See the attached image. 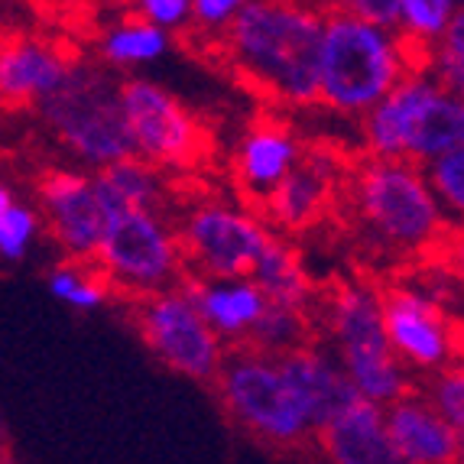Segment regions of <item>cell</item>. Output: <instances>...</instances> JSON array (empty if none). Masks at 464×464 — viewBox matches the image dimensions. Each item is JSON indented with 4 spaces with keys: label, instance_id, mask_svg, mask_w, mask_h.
Wrapping results in <instances>:
<instances>
[{
    "label": "cell",
    "instance_id": "cell-31",
    "mask_svg": "<svg viewBox=\"0 0 464 464\" xmlns=\"http://www.w3.org/2000/svg\"><path fill=\"white\" fill-rule=\"evenodd\" d=\"M429 69L435 72V82H439L441 88H449L451 94H458V98H464V55L458 53H449V49L435 46L432 53V63H429Z\"/></svg>",
    "mask_w": 464,
    "mask_h": 464
},
{
    "label": "cell",
    "instance_id": "cell-30",
    "mask_svg": "<svg viewBox=\"0 0 464 464\" xmlns=\"http://www.w3.org/2000/svg\"><path fill=\"white\" fill-rule=\"evenodd\" d=\"M244 4L247 0H192V24L208 33H225V26L237 16Z\"/></svg>",
    "mask_w": 464,
    "mask_h": 464
},
{
    "label": "cell",
    "instance_id": "cell-36",
    "mask_svg": "<svg viewBox=\"0 0 464 464\" xmlns=\"http://www.w3.org/2000/svg\"><path fill=\"white\" fill-rule=\"evenodd\" d=\"M14 201H16V192L7 186V182H0V215H4V211L14 205Z\"/></svg>",
    "mask_w": 464,
    "mask_h": 464
},
{
    "label": "cell",
    "instance_id": "cell-27",
    "mask_svg": "<svg viewBox=\"0 0 464 464\" xmlns=\"http://www.w3.org/2000/svg\"><path fill=\"white\" fill-rule=\"evenodd\" d=\"M426 179L429 186L435 188V195H439L441 208H449L464 225V143L429 160Z\"/></svg>",
    "mask_w": 464,
    "mask_h": 464
},
{
    "label": "cell",
    "instance_id": "cell-18",
    "mask_svg": "<svg viewBox=\"0 0 464 464\" xmlns=\"http://www.w3.org/2000/svg\"><path fill=\"white\" fill-rule=\"evenodd\" d=\"M279 367L289 377V383L295 387V393L302 396L305 410H309L312 429H322L332 416H338L348 402H354L357 387L351 383V377L344 373L338 357H332L328 351L315 348V344H299V348L276 354Z\"/></svg>",
    "mask_w": 464,
    "mask_h": 464
},
{
    "label": "cell",
    "instance_id": "cell-29",
    "mask_svg": "<svg viewBox=\"0 0 464 464\" xmlns=\"http://www.w3.org/2000/svg\"><path fill=\"white\" fill-rule=\"evenodd\" d=\"M137 14L172 33L192 20V0H137Z\"/></svg>",
    "mask_w": 464,
    "mask_h": 464
},
{
    "label": "cell",
    "instance_id": "cell-1",
    "mask_svg": "<svg viewBox=\"0 0 464 464\" xmlns=\"http://www.w3.org/2000/svg\"><path fill=\"white\" fill-rule=\"evenodd\" d=\"M322 26L305 0H247L225 26V55L260 94L302 108L318 101Z\"/></svg>",
    "mask_w": 464,
    "mask_h": 464
},
{
    "label": "cell",
    "instance_id": "cell-24",
    "mask_svg": "<svg viewBox=\"0 0 464 464\" xmlns=\"http://www.w3.org/2000/svg\"><path fill=\"white\" fill-rule=\"evenodd\" d=\"M244 348L264 351V354H286V351L299 348L309 341V318L305 309H295V305H279V302L266 299V309L260 312L250 332L244 334Z\"/></svg>",
    "mask_w": 464,
    "mask_h": 464
},
{
    "label": "cell",
    "instance_id": "cell-7",
    "mask_svg": "<svg viewBox=\"0 0 464 464\" xmlns=\"http://www.w3.org/2000/svg\"><path fill=\"white\" fill-rule=\"evenodd\" d=\"M215 387L227 416L266 445L295 449L315 435L305 402L273 354L240 348L221 364Z\"/></svg>",
    "mask_w": 464,
    "mask_h": 464
},
{
    "label": "cell",
    "instance_id": "cell-2",
    "mask_svg": "<svg viewBox=\"0 0 464 464\" xmlns=\"http://www.w3.org/2000/svg\"><path fill=\"white\" fill-rule=\"evenodd\" d=\"M410 72L400 36L351 10L325 14L318 101L338 114H367Z\"/></svg>",
    "mask_w": 464,
    "mask_h": 464
},
{
    "label": "cell",
    "instance_id": "cell-22",
    "mask_svg": "<svg viewBox=\"0 0 464 464\" xmlns=\"http://www.w3.org/2000/svg\"><path fill=\"white\" fill-rule=\"evenodd\" d=\"M250 279L256 286L264 289V295L270 302H279V305H295V309H309L312 295V279L302 266L299 254L289 247L286 240H279L273 234L266 240L264 254L256 256L254 270H250Z\"/></svg>",
    "mask_w": 464,
    "mask_h": 464
},
{
    "label": "cell",
    "instance_id": "cell-8",
    "mask_svg": "<svg viewBox=\"0 0 464 464\" xmlns=\"http://www.w3.org/2000/svg\"><path fill=\"white\" fill-rule=\"evenodd\" d=\"M92 264L111 289L147 295L182 279V244L153 208H121L108 215Z\"/></svg>",
    "mask_w": 464,
    "mask_h": 464
},
{
    "label": "cell",
    "instance_id": "cell-23",
    "mask_svg": "<svg viewBox=\"0 0 464 464\" xmlns=\"http://www.w3.org/2000/svg\"><path fill=\"white\" fill-rule=\"evenodd\" d=\"M166 49H169V30L150 24V20H143L140 14L108 26L98 39L101 63H108L111 69L150 65V63H156V59H163Z\"/></svg>",
    "mask_w": 464,
    "mask_h": 464
},
{
    "label": "cell",
    "instance_id": "cell-20",
    "mask_svg": "<svg viewBox=\"0 0 464 464\" xmlns=\"http://www.w3.org/2000/svg\"><path fill=\"white\" fill-rule=\"evenodd\" d=\"M179 283L188 289V295L195 299L205 322L221 338H244L250 332V325L260 318V312L266 309L264 289L256 286L250 276L215 279L198 276V273H182Z\"/></svg>",
    "mask_w": 464,
    "mask_h": 464
},
{
    "label": "cell",
    "instance_id": "cell-25",
    "mask_svg": "<svg viewBox=\"0 0 464 464\" xmlns=\"http://www.w3.org/2000/svg\"><path fill=\"white\" fill-rule=\"evenodd\" d=\"M46 289L53 299H59L63 305H69L72 312H98L111 295V283L88 266H82V260H65V264L53 266L46 276Z\"/></svg>",
    "mask_w": 464,
    "mask_h": 464
},
{
    "label": "cell",
    "instance_id": "cell-19",
    "mask_svg": "<svg viewBox=\"0 0 464 464\" xmlns=\"http://www.w3.org/2000/svg\"><path fill=\"white\" fill-rule=\"evenodd\" d=\"M299 153V140L293 137L289 127L273 124V121H256L240 140L237 156H234V176H237L240 188L247 192V198L260 205L266 192L293 169Z\"/></svg>",
    "mask_w": 464,
    "mask_h": 464
},
{
    "label": "cell",
    "instance_id": "cell-14",
    "mask_svg": "<svg viewBox=\"0 0 464 464\" xmlns=\"http://www.w3.org/2000/svg\"><path fill=\"white\" fill-rule=\"evenodd\" d=\"M341 182L338 156L325 150H302L295 166L256 205L276 231H305L325 215Z\"/></svg>",
    "mask_w": 464,
    "mask_h": 464
},
{
    "label": "cell",
    "instance_id": "cell-3",
    "mask_svg": "<svg viewBox=\"0 0 464 464\" xmlns=\"http://www.w3.org/2000/svg\"><path fill=\"white\" fill-rule=\"evenodd\" d=\"M364 143L371 156L429 163L464 143V98L426 72H406L364 114Z\"/></svg>",
    "mask_w": 464,
    "mask_h": 464
},
{
    "label": "cell",
    "instance_id": "cell-13",
    "mask_svg": "<svg viewBox=\"0 0 464 464\" xmlns=\"http://www.w3.org/2000/svg\"><path fill=\"white\" fill-rule=\"evenodd\" d=\"M383 328L406 367L435 373L455 357V328L439 302L422 289H380Z\"/></svg>",
    "mask_w": 464,
    "mask_h": 464
},
{
    "label": "cell",
    "instance_id": "cell-15",
    "mask_svg": "<svg viewBox=\"0 0 464 464\" xmlns=\"http://www.w3.org/2000/svg\"><path fill=\"white\" fill-rule=\"evenodd\" d=\"M387 410L390 445L396 451V461L406 464H451L464 461V449L458 432L449 426V419L432 406L429 396L402 393Z\"/></svg>",
    "mask_w": 464,
    "mask_h": 464
},
{
    "label": "cell",
    "instance_id": "cell-9",
    "mask_svg": "<svg viewBox=\"0 0 464 464\" xmlns=\"http://www.w3.org/2000/svg\"><path fill=\"white\" fill-rule=\"evenodd\" d=\"M121 108H124L130 153L153 163L156 169L188 172L208 156V130L163 85L150 78H127L121 82Z\"/></svg>",
    "mask_w": 464,
    "mask_h": 464
},
{
    "label": "cell",
    "instance_id": "cell-37",
    "mask_svg": "<svg viewBox=\"0 0 464 464\" xmlns=\"http://www.w3.org/2000/svg\"><path fill=\"white\" fill-rule=\"evenodd\" d=\"M455 357H458V367H464V328L455 332Z\"/></svg>",
    "mask_w": 464,
    "mask_h": 464
},
{
    "label": "cell",
    "instance_id": "cell-21",
    "mask_svg": "<svg viewBox=\"0 0 464 464\" xmlns=\"http://www.w3.org/2000/svg\"><path fill=\"white\" fill-rule=\"evenodd\" d=\"M94 192L108 215L121 208H160L163 201V169L140 156H121L114 163L98 166L92 176Z\"/></svg>",
    "mask_w": 464,
    "mask_h": 464
},
{
    "label": "cell",
    "instance_id": "cell-26",
    "mask_svg": "<svg viewBox=\"0 0 464 464\" xmlns=\"http://www.w3.org/2000/svg\"><path fill=\"white\" fill-rule=\"evenodd\" d=\"M43 227V215L36 205L16 198L4 215H0V260L7 264H20L33 250Z\"/></svg>",
    "mask_w": 464,
    "mask_h": 464
},
{
    "label": "cell",
    "instance_id": "cell-33",
    "mask_svg": "<svg viewBox=\"0 0 464 464\" xmlns=\"http://www.w3.org/2000/svg\"><path fill=\"white\" fill-rule=\"evenodd\" d=\"M439 46L449 49V53L464 55V4L451 14L449 26H445V33H441V39H439Z\"/></svg>",
    "mask_w": 464,
    "mask_h": 464
},
{
    "label": "cell",
    "instance_id": "cell-5",
    "mask_svg": "<svg viewBox=\"0 0 464 464\" xmlns=\"http://www.w3.org/2000/svg\"><path fill=\"white\" fill-rule=\"evenodd\" d=\"M39 121L49 127L59 143L75 160L88 166H108L121 156H130L121 82L101 65L75 59L65 82L49 98L36 104Z\"/></svg>",
    "mask_w": 464,
    "mask_h": 464
},
{
    "label": "cell",
    "instance_id": "cell-12",
    "mask_svg": "<svg viewBox=\"0 0 464 464\" xmlns=\"http://www.w3.org/2000/svg\"><path fill=\"white\" fill-rule=\"evenodd\" d=\"M36 208L69 260L88 264L108 225V211L94 192L92 176L78 169H49L36 179Z\"/></svg>",
    "mask_w": 464,
    "mask_h": 464
},
{
    "label": "cell",
    "instance_id": "cell-16",
    "mask_svg": "<svg viewBox=\"0 0 464 464\" xmlns=\"http://www.w3.org/2000/svg\"><path fill=\"white\" fill-rule=\"evenodd\" d=\"M72 55L39 36H14L0 43V101L4 104H33L49 98L63 85L72 69Z\"/></svg>",
    "mask_w": 464,
    "mask_h": 464
},
{
    "label": "cell",
    "instance_id": "cell-34",
    "mask_svg": "<svg viewBox=\"0 0 464 464\" xmlns=\"http://www.w3.org/2000/svg\"><path fill=\"white\" fill-rule=\"evenodd\" d=\"M449 266L458 273V276L464 279V234H458V237L451 240V247H449Z\"/></svg>",
    "mask_w": 464,
    "mask_h": 464
},
{
    "label": "cell",
    "instance_id": "cell-38",
    "mask_svg": "<svg viewBox=\"0 0 464 464\" xmlns=\"http://www.w3.org/2000/svg\"><path fill=\"white\" fill-rule=\"evenodd\" d=\"M458 4H464V0H458Z\"/></svg>",
    "mask_w": 464,
    "mask_h": 464
},
{
    "label": "cell",
    "instance_id": "cell-10",
    "mask_svg": "<svg viewBox=\"0 0 464 464\" xmlns=\"http://www.w3.org/2000/svg\"><path fill=\"white\" fill-rule=\"evenodd\" d=\"M133 322H137L143 344L182 377L215 380L225 364L221 334L205 322L182 283L137 295Z\"/></svg>",
    "mask_w": 464,
    "mask_h": 464
},
{
    "label": "cell",
    "instance_id": "cell-11",
    "mask_svg": "<svg viewBox=\"0 0 464 464\" xmlns=\"http://www.w3.org/2000/svg\"><path fill=\"white\" fill-rule=\"evenodd\" d=\"M270 237V225L256 215L225 205H201L186 218L179 244L186 264H192L198 276L234 279L250 276Z\"/></svg>",
    "mask_w": 464,
    "mask_h": 464
},
{
    "label": "cell",
    "instance_id": "cell-17",
    "mask_svg": "<svg viewBox=\"0 0 464 464\" xmlns=\"http://www.w3.org/2000/svg\"><path fill=\"white\" fill-rule=\"evenodd\" d=\"M322 455L338 464H393L396 451L390 445L387 410L383 402L357 396L338 416H332L315 432Z\"/></svg>",
    "mask_w": 464,
    "mask_h": 464
},
{
    "label": "cell",
    "instance_id": "cell-28",
    "mask_svg": "<svg viewBox=\"0 0 464 464\" xmlns=\"http://www.w3.org/2000/svg\"><path fill=\"white\" fill-rule=\"evenodd\" d=\"M426 396L432 400V406L449 419V426L458 432L464 449V367H439L435 377L429 380Z\"/></svg>",
    "mask_w": 464,
    "mask_h": 464
},
{
    "label": "cell",
    "instance_id": "cell-6",
    "mask_svg": "<svg viewBox=\"0 0 464 464\" xmlns=\"http://www.w3.org/2000/svg\"><path fill=\"white\" fill-rule=\"evenodd\" d=\"M325 325L338 361L357 393L373 402H393L410 393V373L396 357L383 328V302L371 283H341L325 299Z\"/></svg>",
    "mask_w": 464,
    "mask_h": 464
},
{
    "label": "cell",
    "instance_id": "cell-4",
    "mask_svg": "<svg viewBox=\"0 0 464 464\" xmlns=\"http://www.w3.org/2000/svg\"><path fill=\"white\" fill-rule=\"evenodd\" d=\"M351 195L357 215L390 247L422 254L429 247H439L449 231L439 195L412 160L371 156L351 179Z\"/></svg>",
    "mask_w": 464,
    "mask_h": 464
},
{
    "label": "cell",
    "instance_id": "cell-32",
    "mask_svg": "<svg viewBox=\"0 0 464 464\" xmlns=\"http://www.w3.org/2000/svg\"><path fill=\"white\" fill-rule=\"evenodd\" d=\"M344 10H351L361 20H371L377 26L396 30V16H400V0H348Z\"/></svg>",
    "mask_w": 464,
    "mask_h": 464
},
{
    "label": "cell",
    "instance_id": "cell-35",
    "mask_svg": "<svg viewBox=\"0 0 464 464\" xmlns=\"http://www.w3.org/2000/svg\"><path fill=\"white\" fill-rule=\"evenodd\" d=\"M309 7H315L318 14H334V10H344L348 0H305Z\"/></svg>",
    "mask_w": 464,
    "mask_h": 464
}]
</instances>
